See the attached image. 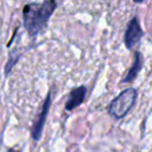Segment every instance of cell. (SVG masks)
Listing matches in <instances>:
<instances>
[{"mask_svg":"<svg viewBox=\"0 0 152 152\" xmlns=\"http://www.w3.org/2000/svg\"><path fill=\"white\" fill-rule=\"evenodd\" d=\"M57 7L56 0H45L39 4H26L23 8V23L31 36L42 32Z\"/></svg>","mask_w":152,"mask_h":152,"instance_id":"cell-1","label":"cell"},{"mask_svg":"<svg viewBox=\"0 0 152 152\" xmlns=\"http://www.w3.org/2000/svg\"><path fill=\"white\" fill-rule=\"evenodd\" d=\"M138 97V91L134 88H127L122 90L108 106V113L112 118L120 120L127 115V113L133 108Z\"/></svg>","mask_w":152,"mask_h":152,"instance_id":"cell-2","label":"cell"},{"mask_svg":"<svg viewBox=\"0 0 152 152\" xmlns=\"http://www.w3.org/2000/svg\"><path fill=\"white\" fill-rule=\"evenodd\" d=\"M50 106H51V93H48L45 101L42 106V109H40L39 114L37 115V118H36V120L31 127V137L34 141H38L42 137L43 128H44V125H45V121H46V118L49 114Z\"/></svg>","mask_w":152,"mask_h":152,"instance_id":"cell-3","label":"cell"},{"mask_svg":"<svg viewBox=\"0 0 152 152\" xmlns=\"http://www.w3.org/2000/svg\"><path fill=\"white\" fill-rule=\"evenodd\" d=\"M142 34H144V32L140 26L139 19L137 17H133L128 21L126 31H125V36H124V43H125L126 48L132 49L133 46H135L139 43V40L141 39Z\"/></svg>","mask_w":152,"mask_h":152,"instance_id":"cell-4","label":"cell"},{"mask_svg":"<svg viewBox=\"0 0 152 152\" xmlns=\"http://www.w3.org/2000/svg\"><path fill=\"white\" fill-rule=\"evenodd\" d=\"M86 95H87V88L84 86H80L77 88H74L68 95V99H66V102L64 106L65 110L70 112V110L75 109L76 107L81 106L84 102Z\"/></svg>","mask_w":152,"mask_h":152,"instance_id":"cell-5","label":"cell"},{"mask_svg":"<svg viewBox=\"0 0 152 152\" xmlns=\"http://www.w3.org/2000/svg\"><path fill=\"white\" fill-rule=\"evenodd\" d=\"M141 68H142V55H141L139 51H137V52L134 53L133 64H132V66L129 68V70L127 71L126 76L122 78V82H125V83L133 82V81L137 78V76H138L139 71L141 70Z\"/></svg>","mask_w":152,"mask_h":152,"instance_id":"cell-6","label":"cell"},{"mask_svg":"<svg viewBox=\"0 0 152 152\" xmlns=\"http://www.w3.org/2000/svg\"><path fill=\"white\" fill-rule=\"evenodd\" d=\"M134 2H137V4H140V2H142V1H145V0H133Z\"/></svg>","mask_w":152,"mask_h":152,"instance_id":"cell-7","label":"cell"},{"mask_svg":"<svg viewBox=\"0 0 152 152\" xmlns=\"http://www.w3.org/2000/svg\"><path fill=\"white\" fill-rule=\"evenodd\" d=\"M7 152H18V151H17V150H14V148H10Z\"/></svg>","mask_w":152,"mask_h":152,"instance_id":"cell-8","label":"cell"}]
</instances>
